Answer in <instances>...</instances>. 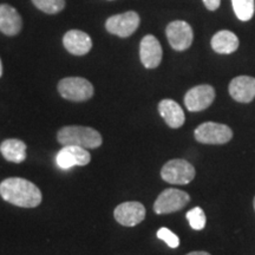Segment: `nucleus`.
<instances>
[{
    "label": "nucleus",
    "mask_w": 255,
    "mask_h": 255,
    "mask_svg": "<svg viewBox=\"0 0 255 255\" xmlns=\"http://www.w3.org/2000/svg\"><path fill=\"white\" fill-rule=\"evenodd\" d=\"M0 196L6 202L23 208H34L41 202V191L36 184L20 177H9L0 183Z\"/></svg>",
    "instance_id": "1"
},
{
    "label": "nucleus",
    "mask_w": 255,
    "mask_h": 255,
    "mask_svg": "<svg viewBox=\"0 0 255 255\" xmlns=\"http://www.w3.org/2000/svg\"><path fill=\"white\" fill-rule=\"evenodd\" d=\"M57 139L63 145H77L84 149H96L103 143V138L97 130L79 126L62 128L57 133Z\"/></svg>",
    "instance_id": "2"
},
{
    "label": "nucleus",
    "mask_w": 255,
    "mask_h": 255,
    "mask_svg": "<svg viewBox=\"0 0 255 255\" xmlns=\"http://www.w3.org/2000/svg\"><path fill=\"white\" fill-rule=\"evenodd\" d=\"M58 91L65 100L84 102L94 96V87L89 81L82 77H68L59 82Z\"/></svg>",
    "instance_id": "3"
},
{
    "label": "nucleus",
    "mask_w": 255,
    "mask_h": 255,
    "mask_svg": "<svg viewBox=\"0 0 255 255\" xmlns=\"http://www.w3.org/2000/svg\"><path fill=\"white\" fill-rule=\"evenodd\" d=\"M195 168L186 159H171L163 165L161 177L171 184H188L195 177Z\"/></svg>",
    "instance_id": "4"
},
{
    "label": "nucleus",
    "mask_w": 255,
    "mask_h": 255,
    "mask_svg": "<svg viewBox=\"0 0 255 255\" xmlns=\"http://www.w3.org/2000/svg\"><path fill=\"white\" fill-rule=\"evenodd\" d=\"M194 136L203 144H225L232 139L233 131L226 124L206 122L196 128Z\"/></svg>",
    "instance_id": "5"
},
{
    "label": "nucleus",
    "mask_w": 255,
    "mask_h": 255,
    "mask_svg": "<svg viewBox=\"0 0 255 255\" xmlns=\"http://www.w3.org/2000/svg\"><path fill=\"white\" fill-rule=\"evenodd\" d=\"M190 201V196L186 191L169 188L159 194L154 203L156 214H170L184 208Z\"/></svg>",
    "instance_id": "6"
},
{
    "label": "nucleus",
    "mask_w": 255,
    "mask_h": 255,
    "mask_svg": "<svg viewBox=\"0 0 255 255\" xmlns=\"http://www.w3.org/2000/svg\"><path fill=\"white\" fill-rule=\"evenodd\" d=\"M139 15L133 11L113 15L108 18L105 28L111 34L121 38H127L135 32L139 26Z\"/></svg>",
    "instance_id": "7"
},
{
    "label": "nucleus",
    "mask_w": 255,
    "mask_h": 255,
    "mask_svg": "<svg viewBox=\"0 0 255 255\" xmlns=\"http://www.w3.org/2000/svg\"><path fill=\"white\" fill-rule=\"evenodd\" d=\"M170 46L176 51H184L189 49L194 39L193 28L187 21H171L165 30Z\"/></svg>",
    "instance_id": "8"
},
{
    "label": "nucleus",
    "mask_w": 255,
    "mask_h": 255,
    "mask_svg": "<svg viewBox=\"0 0 255 255\" xmlns=\"http://www.w3.org/2000/svg\"><path fill=\"white\" fill-rule=\"evenodd\" d=\"M90 161L91 155L88 149L77 145H63L56 156L57 165L63 170H68L76 165L84 167L90 163Z\"/></svg>",
    "instance_id": "9"
},
{
    "label": "nucleus",
    "mask_w": 255,
    "mask_h": 255,
    "mask_svg": "<svg viewBox=\"0 0 255 255\" xmlns=\"http://www.w3.org/2000/svg\"><path fill=\"white\" fill-rule=\"evenodd\" d=\"M215 100L214 88L208 84L197 85L190 89L184 96V104L191 113L202 111L212 105Z\"/></svg>",
    "instance_id": "10"
},
{
    "label": "nucleus",
    "mask_w": 255,
    "mask_h": 255,
    "mask_svg": "<svg viewBox=\"0 0 255 255\" xmlns=\"http://www.w3.org/2000/svg\"><path fill=\"white\" fill-rule=\"evenodd\" d=\"M114 216L120 225L126 226V227H133L144 220L145 208L142 203L135 202V201L124 202L116 207Z\"/></svg>",
    "instance_id": "11"
},
{
    "label": "nucleus",
    "mask_w": 255,
    "mask_h": 255,
    "mask_svg": "<svg viewBox=\"0 0 255 255\" xmlns=\"http://www.w3.org/2000/svg\"><path fill=\"white\" fill-rule=\"evenodd\" d=\"M139 57L146 69L157 68L162 60V46L157 38L152 34L143 37L139 45Z\"/></svg>",
    "instance_id": "12"
},
{
    "label": "nucleus",
    "mask_w": 255,
    "mask_h": 255,
    "mask_svg": "<svg viewBox=\"0 0 255 255\" xmlns=\"http://www.w3.org/2000/svg\"><path fill=\"white\" fill-rule=\"evenodd\" d=\"M229 95L239 103H250L255 98V78L239 76L229 83Z\"/></svg>",
    "instance_id": "13"
},
{
    "label": "nucleus",
    "mask_w": 255,
    "mask_h": 255,
    "mask_svg": "<svg viewBox=\"0 0 255 255\" xmlns=\"http://www.w3.org/2000/svg\"><path fill=\"white\" fill-rule=\"evenodd\" d=\"M63 44L70 53L75 56L87 55L92 47L90 36L79 30H71L66 32L63 38Z\"/></svg>",
    "instance_id": "14"
},
{
    "label": "nucleus",
    "mask_w": 255,
    "mask_h": 255,
    "mask_svg": "<svg viewBox=\"0 0 255 255\" xmlns=\"http://www.w3.org/2000/svg\"><path fill=\"white\" fill-rule=\"evenodd\" d=\"M23 26L20 14L7 4L0 5V31L6 36H15Z\"/></svg>",
    "instance_id": "15"
},
{
    "label": "nucleus",
    "mask_w": 255,
    "mask_h": 255,
    "mask_svg": "<svg viewBox=\"0 0 255 255\" xmlns=\"http://www.w3.org/2000/svg\"><path fill=\"white\" fill-rule=\"evenodd\" d=\"M158 111L162 119L167 123V126L173 128V129L181 128L186 121L182 108L173 100H163L159 102Z\"/></svg>",
    "instance_id": "16"
},
{
    "label": "nucleus",
    "mask_w": 255,
    "mask_h": 255,
    "mask_svg": "<svg viewBox=\"0 0 255 255\" xmlns=\"http://www.w3.org/2000/svg\"><path fill=\"white\" fill-rule=\"evenodd\" d=\"M210 44L213 50L220 55H231L238 50L239 38L232 31L222 30L213 36Z\"/></svg>",
    "instance_id": "17"
},
{
    "label": "nucleus",
    "mask_w": 255,
    "mask_h": 255,
    "mask_svg": "<svg viewBox=\"0 0 255 255\" xmlns=\"http://www.w3.org/2000/svg\"><path fill=\"white\" fill-rule=\"evenodd\" d=\"M0 152L6 161L12 163H21L26 158V144L17 138L5 139L0 144Z\"/></svg>",
    "instance_id": "18"
},
{
    "label": "nucleus",
    "mask_w": 255,
    "mask_h": 255,
    "mask_svg": "<svg viewBox=\"0 0 255 255\" xmlns=\"http://www.w3.org/2000/svg\"><path fill=\"white\" fill-rule=\"evenodd\" d=\"M233 8L238 19L250 21L255 13V0H232Z\"/></svg>",
    "instance_id": "19"
},
{
    "label": "nucleus",
    "mask_w": 255,
    "mask_h": 255,
    "mask_svg": "<svg viewBox=\"0 0 255 255\" xmlns=\"http://www.w3.org/2000/svg\"><path fill=\"white\" fill-rule=\"evenodd\" d=\"M34 6L47 14H56L65 6V0H32Z\"/></svg>",
    "instance_id": "20"
},
{
    "label": "nucleus",
    "mask_w": 255,
    "mask_h": 255,
    "mask_svg": "<svg viewBox=\"0 0 255 255\" xmlns=\"http://www.w3.org/2000/svg\"><path fill=\"white\" fill-rule=\"evenodd\" d=\"M186 216L190 227L195 229V231H202L206 227V214L200 207H195V208L190 209Z\"/></svg>",
    "instance_id": "21"
},
{
    "label": "nucleus",
    "mask_w": 255,
    "mask_h": 255,
    "mask_svg": "<svg viewBox=\"0 0 255 255\" xmlns=\"http://www.w3.org/2000/svg\"><path fill=\"white\" fill-rule=\"evenodd\" d=\"M157 238L164 241L170 248H177L180 246V239L176 234H174L170 229L168 228H159L157 231Z\"/></svg>",
    "instance_id": "22"
},
{
    "label": "nucleus",
    "mask_w": 255,
    "mask_h": 255,
    "mask_svg": "<svg viewBox=\"0 0 255 255\" xmlns=\"http://www.w3.org/2000/svg\"><path fill=\"white\" fill-rule=\"evenodd\" d=\"M203 4L209 11H215L220 7V4H221V0H203Z\"/></svg>",
    "instance_id": "23"
},
{
    "label": "nucleus",
    "mask_w": 255,
    "mask_h": 255,
    "mask_svg": "<svg viewBox=\"0 0 255 255\" xmlns=\"http://www.w3.org/2000/svg\"><path fill=\"white\" fill-rule=\"evenodd\" d=\"M187 255H210V254L207 253V252H191V253Z\"/></svg>",
    "instance_id": "24"
},
{
    "label": "nucleus",
    "mask_w": 255,
    "mask_h": 255,
    "mask_svg": "<svg viewBox=\"0 0 255 255\" xmlns=\"http://www.w3.org/2000/svg\"><path fill=\"white\" fill-rule=\"evenodd\" d=\"M2 75V64H1V60H0V77H1Z\"/></svg>",
    "instance_id": "25"
},
{
    "label": "nucleus",
    "mask_w": 255,
    "mask_h": 255,
    "mask_svg": "<svg viewBox=\"0 0 255 255\" xmlns=\"http://www.w3.org/2000/svg\"><path fill=\"white\" fill-rule=\"evenodd\" d=\"M253 206H254V210H255V197H254V201H253Z\"/></svg>",
    "instance_id": "26"
}]
</instances>
